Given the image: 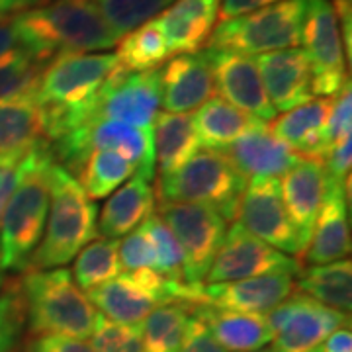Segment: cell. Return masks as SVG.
I'll return each mask as SVG.
<instances>
[{
  "label": "cell",
  "mask_w": 352,
  "mask_h": 352,
  "mask_svg": "<svg viewBox=\"0 0 352 352\" xmlns=\"http://www.w3.org/2000/svg\"><path fill=\"white\" fill-rule=\"evenodd\" d=\"M352 129V90L351 80L344 85L339 94L333 98L331 110H329L327 122H325V145L327 153L339 145L340 141L351 138ZM325 153V155H327Z\"/></svg>",
  "instance_id": "39"
},
{
  "label": "cell",
  "mask_w": 352,
  "mask_h": 352,
  "mask_svg": "<svg viewBox=\"0 0 352 352\" xmlns=\"http://www.w3.org/2000/svg\"><path fill=\"white\" fill-rule=\"evenodd\" d=\"M30 352H96L88 342L65 335H39L32 342Z\"/></svg>",
  "instance_id": "44"
},
{
  "label": "cell",
  "mask_w": 352,
  "mask_h": 352,
  "mask_svg": "<svg viewBox=\"0 0 352 352\" xmlns=\"http://www.w3.org/2000/svg\"><path fill=\"white\" fill-rule=\"evenodd\" d=\"M41 2H45V0H0V18L4 14L24 12L32 6H38Z\"/></svg>",
  "instance_id": "50"
},
{
  "label": "cell",
  "mask_w": 352,
  "mask_h": 352,
  "mask_svg": "<svg viewBox=\"0 0 352 352\" xmlns=\"http://www.w3.org/2000/svg\"><path fill=\"white\" fill-rule=\"evenodd\" d=\"M47 141V118L36 88L0 102V151L30 149Z\"/></svg>",
  "instance_id": "27"
},
{
  "label": "cell",
  "mask_w": 352,
  "mask_h": 352,
  "mask_svg": "<svg viewBox=\"0 0 352 352\" xmlns=\"http://www.w3.org/2000/svg\"><path fill=\"white\" fill-rule=\"evenodd\" d=\"M298 288L315 302L349 315L352 302V266L342 258L307 268L298 280Z\"/></svg>",
  "instance_id": "30"
},
{
  "label": "cell",
  "mask_w": 352,
  "mask_h": 352,
  "mask_svg": "<svg viewBox=\"0 0 352 352\" xmlns=\"http://www.w3.org/2000/svg\"><path fill=\"white\" fill-rule=\"evenodd\" d=\"M266 319L274 331L272 340L278 352L314 351L331 333L349 323V315L315 302L305 294L278 303Z\"/></svg>",
  "instance_id": "13"
},
{
  "label": "cell",
  "mask_w": 352,
  "mask_h": 352,
  "mask_svg": "<svg viewBox=\"0 0 352 352\" xmlns=\"http://www.w3.org/2000/svg\"><path fill=\"white\" fill-rule=\"evenodd\" d=\"M266 96L276 112H288L314 100L311 65L302 47L263 53L254 59Z\"/></svg>",
  "instance_id": "18"
},
{
  "label": "cell",
  "mask_w": 352,
  "mask_h": 352,
  "mask_svg": "<svg viewBox=\"0 0 352 352\" xmlns=\"http://www.w3.org/2000/svg\"><path fill=\"white\" fill-rule=\"evenodd\" d=\"M309 352H319V346H317V349H314V351H309Z\"/></svg>",
  "instance_id": "52"
},
{
  "label": "cell",
  "mask_w": 352,
  "mask_h": 352,
  "mask_svg": "<svg viewBox=\"0 0 352 352\" xmlns=\"http://www.w3.org/2000/svg\"><path fill=\"white\" fill-rule=\"evenodd\" d=\"M90 337L96 352H143L141 325L116 323L100 314Z\"/></svg>",
  "instance_id": "37"
},
{
  "label": "cell",
  "mask_w": 352,
  "mask_h": 352,
  "mask_svg": "<svg viewBox=\"0 0 352 352\" xmlns=\"http://www.w3.org/2000/svg\"><path fill=\"white\" fill-rule=\"evenodd\" d=\"M96 201L90 200L75 176L55 161L50 170V221L30 266L34 270H50L71 263L96 237Z\"/></svg>",
  "instance_id": "4"
},
{
  "label": "cell",
  "mask_w": 352,
  "mask_h": 352,
  "mask_svg": "<svg viewBox=\"0 0 352 352\" xmlns=\"http://www.w3.org/2000/svg\"><path fill=\"white\" fill-rule=\"evenodd\" d=\"M258 352H278V351L272 346V349H266V351H258Z\"/></svg>",
  "instance_id": "51"
},
{
  "label": "cell",
  "mask_w": 352,
  "mask_h": 352,
  "mask_svg": "<svg viewBox=\"0 0 352 352\" xmlns=\"http://www.w3.org/2000/svg\"><path fill=\"white\" fill-rule=\"evenodd\" d=\"M116 53H63L41 69L36 96L47 118V141L67 133L78 112L120 69Z\"/></svg>",
  "instance_id": "3"
},
{
  "label": "cell",
  "mask_w": 352,
  "mask_h": 352,
  "mask_svg": "<svg viewBox=\"0 0 352 352\" xmlns=\"http://www.w3.org/2000/svg\"><path fill=\"white\" fill-rule=\"evenodd\" d=\"M192 124L200 145L206 149L223 151L245 131L261 124V120L235 108L223 98H212L201 104L198 112L192 116Z\"/></svg>",
  "instance_id": "28"
},
{
  "label": "cell",
  "mask_w": 352,
  "mask_h": 352,
  "mask_svg": "<svg viewBox=\"0 0 352 352\" xmlns=\"http://www.w3.org/2000/svg\"><path fill=\"white\" fill-rule=\"evenodd\" d=\"M296 274L298 272L294 270H274L235 282L200 286L198 303H208L219 309L264 315L292 296Z\"/></svg>",
  "instance_id": "17"
},
{
  "label": "cell",
  "mask_w": 352,
  "mask_h": 352,
  "mask_svg": "<svg viewBox=\"0 0 352 352\" xmlns=\"http://www.w3.org/2000/svg\"><path fill=\"white\" fill-rule=\"evenodd\" d=\"M20 296L30 329L36 335H65L85 340L96 327L98 309L65 266L30 272Z\"/></svg>",
  "instance_id": "5"
},
{
  "label": "cell",
  "mask_w": 352,
  "mask_h": 352,
  "mask_svg": "<svg viewBox=\"0 0 352 352\" xmlns=\"http://www.w3.org/2000/svg\"><path fill=\"white\" fill-rule=\"evenodd\" d=\"M50 145L53 157L59 159V164L69 173H76L88 153L112 151L133 164L135 175L147 180H153L155 176L153 127H133L120 122L98 120L76 126L51 141Z\"/></svg>",
  "instance_id": "9"
},
{
  "label": "cell",
  "mask_w": 352,
  "mask_h": 352,
  "mask_svg": "<svg viewBox=\"0 0 352 352\" xmlns=\"http://www.w3.org/2000/svg\"><path fill=\"white\" fill-rule=\"evenodd\" d=\"M188 303H166L143 319V352H178L188 323Z\"/></svg>",
  "instance_id": "33"
},
{
  "label": "cell",
  "mask_w": 352,
  "mask_h": 352,
  "mask_svg": "<svg viewBox=\"0 0 352 352\" xmlns=\"http://www.w3.org/2000/svg\"><path fill=\"white\" fill-rule=\"evenodd\" d=\"M249 180L235 170L221 151L200 149L173 173L159 178L161 201H192L215 208L231 221Z\"/></svg>",
  "instance_id": "6"
},
{
  "label": "cell",
  "mask_w": 352,
  "mask_h": 352,
  "mask_svg": "<svg viewBox=\"0 0 352 352\" xmlns=\"http://www.w3.org/2000/svg\"><path fill=\"white\" fill-rule=\"evenodd\" d=\"M12 22L28 53L39 63L63 53L112 50L120 41L94 0H45L16 14Z\"/></svg>",
  "instance_id": "1"
},
{
  "label": "cell",
  "mask_w": 352,
  "mask_h": 352,
  "mask_svg": "<svg viewBox=\"0 0 352 352\" xmlns=\"http://www.w3.org/2000/svg\"><path fill=\"white\" fill-rule=\"evenodd\" d=\"M118 245H120L118 239L104 237V239L90 241L78 251L73 266V276L78 288L88 292L122 274L124 268L120 263Z\"/></svg>",
  "instance_id": "34"
},
{
  "label": "cell",
  "mask_w": 352,
  "mask_h": 352,
  "mask_svg": "<svg viewBox=\"0 0 352 352\" xmlns=\"http://www.w3.org/2000/svg\"><path fill=\"white\" fill-rule=\"evenodd\" d=\"M87 296L104 317L124 325H141L155 307L194 302V286L155 268H139L88 289Z\"/></svg>",
  "instance_id": "8"
},
{
  "label": "cell",
  "mask_w": 352,
  "mask_h": 352,
  "mask_svg": "<svg viewBox=\"0 0 352 352\" xmlns=\"http://www.w3.org/2000/svg\"><path fill=\"white\" fill-rule=\"evenodd\" d=\"M161 104L166 112L186 113L215 98V80L208 53H180L161 69Z\"/></svg>",
  "instance_id": "21"
},
{
  "label": "cell",
  "mask_w": 352,
  "mask_h": 352,
  "mask_svg": "<svg viewBox=\"0 0 352 352\" xmlns=\"http://www.w3.org/2000/svg\"><path fill=\"white\" fill-rule=\"evenodd\" d=\"M221 0H178L155 18L170 53H196L214 32Z\"/></svg>",
  "instance_id": "23"
},
{
  "label": "cell",
  "mask_w": 352,
  "mask_h": 352,
  "mask_svg": "<svg viewBox=\"0 0 352 352\" xmlns=\"http://www.w3.org/2000/svg\"><path fill=\"white\" fill-rule=\"evenodd\" d=\"M102 18L110 25L113 36L122 39L139 25L151 22L155 16L164 12L173 0H94Z\"/></svg>",
  "instance_id": "35"
},
{
  "label": "cell",
  "mask_w": 352,
  "mask_h": 352,
  "mask_svg": "<svg viewBox=\"0 0 352 352\" xmlns=\"http://www.w3.org/2000/svg\"><path fill=\"white\" fill-rule=\"evenodd\" d=\"M349 182L351 180H327L325 200L315 219L311 239L303 251L309 264H329L342 261L351 252V229H349Z\"/></svg>",
  "instance_id": "22"
},
{
  "label": "cell",
  "mask_w": 352,
  "mask_h": 352,
  "mask_svg": "<svg viewBox=\"0 0 352 352\" xmlns=\"http://www.w3.org/2000/svg\"><path fill=\"white\" fill-rule=\"evenodd\" d=\"M141 227H143V231L147 233V237L153 243V251H155V266L153 268L157 272L164 274V276L182 280L184 251H182L175 233L170 231V227L166 226L157 214L149 215L141 223Z\"/></svg>",
  "instance_id": "36"
},
{
  "label": "cell",
  "mask_w": 352,
  "mask_h": 352,
  "mask_svg": "<svg viewBox=\"0 0 352 352\" xmlns=\"http://www.w3.org/2000/svg\"><path fill=\"white\" fill-rule=\"evenodd\" d=\"M335 16L339 20V25H342V34L346 41V53L351 55V32H352V0H333L331 2Z\"/></svg>",
  "instance_id": "49"
},
{
  "label": "cell",
  "mask_w": 352,
  "mask_h": 352,
  "mask_svg": "<svg viewBox=\"0 0 352 352\" xmlns=\"http://www.w3.org/2000/svg\"><path fill=\"white\" fill-rule=\"evenodd\" d=\"M243 229L280 252L302 254L296 229L284 208L278 178H252L241 194L235 217Z\"/></svg>",
  "instance_id": "14"
},
{
  "label": "cell",
  "mask_w": 352,
  "mask_h": 352,
  "mask_svg": "<svg viewBox=\"0 0 352 352\" xmlns=\"http://www.w3.org/2000/svg\"><path fill=\"white\" fill-rule=\"evenodd\" d=\"M153 124L155 168H159L161 176L168 175L198 151L200 141L194 131L192 116L186 113H157Z\"/></svg>",
  "instance_id": "29"
},
{
  "label": "cell",
  "mask_w": 352,
  "mask_h": 352,
  "mask_svg": "<svg viewBox=\"0 0 352 352\" xmlns=\"http://www.w3.org/2000/svg\"><path fill=\"white\" fill-rule=\"evenodd\" d=\"M34 147V145H32ZM30 147V149H32ZM30 149H16V151H0V219L4 214V208L12 196L14 188L18 184L20 164L24 161L25 153Z\"/></svg>",
  "instance_id": "43"
},
{
  "label": "cell",
  "mask_w": 352,
  "mask_h": 352,
  "mask_svg": "<svg viewBox=\"0 0 352 352\" xmlns=\"http://www.w3.org/2000/svg\"><path fill=\"white\" fill-rule=\"evenodd\" d=\"M327 180V170L321 159H302L289 168L280 182L284 208L296 229L302 252L311 239L315 219L325 200Z\"/></svg>",
  "instance_id": "19"
},
{
  "label": "cell",
  "mask_w": 352,
  "mask_h": 352,
  "mask_svg": "<svg viewBox=\"0 0 352 352\" xmlns=\"http://www.w3.org/2000/svg\"><path fill=\"white\" fill-rule=\"evenodd\" d=\"M168 55L170 51L159 25L155 24V18L120 39L116 53L120 65L129 73L155 71L168 59Z\"/></svg>",
  "instance_id": "32"
},
{
  "label": "cell",
  "mask_w": 352,
  "mask_h": 352,
  "mask_svg": "<svg viewBox=\"0 0 352 352\" xmlns=\"http://www.w3.org/2000/svg\"><path fill=\"white\" fill-rule=\"evenodd\" d=\"M302 41L311 65L314 96L335 98L349 82V76L344 71L339 20L329 0H307Z\"/></svg>",
  "instance_id": "12"
},
{
  "label": "cell",
  "mask_w": 352,
  "mask_h": 352,
  "mask_svg": "<svg viewBox=\"0 0 352 352\" xmlns=\"http://www.w3.org/2000/svg\"><path fill=\"white\" fill-rule=\"evenodd\" d=\"M135 175L133 164L112 151H92L76 168L78 184L92 201L102 200Z\"/></svg>",
  "instance_id": "31"
},
{
  "label": "cell",
  "mask_w": 352,
  "mask_h": 352,
  "mask_svg": "<svg viewBox=\"0 0 352 352\" xmlns=\"http://www.w3.org/2000/svg\"><path fill=\"white\" fill-rule=\"evenodd\" d=\"M53 163L50 141H39L20 164L18 184L0 219V268L4 270L25 268L43 235Z\"/></svg>",
  "instance_id": "2"
},
{
  "label": "cell",
  "mask_w": 352,
  "mask_h": 352,
  "mask_svg": "<svg viewBox=\"0 0 352 352\" xmlns=\"http://www.w3.org/2000/svg\"><path fill=\"white\" fill-rule=\"evenodd\" d=\"M307 0H280L261 10L243 14L215 25L208 39L210 50H229L243 55H263L302 43Z\"/></svg>",
  "instance_id": "7"
},
{
  "label": "cell",
  "mask_w": 352,
  "mask_h": 352,
  "mask_svg": "<svg viewBox=\"0 0 352 352\" xmlns=\"http://www.w3.org/2000/svg\"><path fill=\"white\" fill-rule=\"evenodd\" d=\"M319 352H321V351H319Z\"/></svg>",
  "instance_id": "53"
},
{
  "label": "cell",
  "mask_w": 352,
  "mask_h": 352,
  "mask_svg": "<svg viewBox=\"0 0 352 352\" xmlns=\"http://www.w3.org/2000/svg\"><path fill=\"white\" fill-rule=\"evenodd\" d=\"M163 96L161 69L129 73L120 67L75 118L76 126L110 120L133 127H153ZM69 129V131H71Z\"/></svg>",
  "instance_id": "10"
},
{
  "label": "cell",
  "mask_w": 352,
  "mask_h": 352,
  "mask_svg": "<svg viewBox=\"0 0 352 352\" xmlns=\"http://www.w3.org/2000/svg\"><path fill=\"white\" fill-rule=\"evenodd\" d=\"M24 302L18 292L0 296V352H12L24 325Z\"/></svg>",
  "instance_id": "40"
},
{
  "label": "cell",
  "mask_w": 352,
  "mask_h": 352,
  "mask_svg": "<svg viewBox=\"0 0 352 352\" xmlns=\"http://www.w3.org/2000/svg\"><path fill=\"white\" fill-rule=\"evenodd\" d=\"M178 352H227L214 335L210 327L201 321L196 314L190 311L188 323L184 329V337Z\"/></svg>",
  "instance_id": "42"
},
{
  "label": "cell",
  "mask_w": 352,
  "mask_h": 352,
  "mask_svg": "<svg viewBox=\"0 0 352 352\" xmlns=\"http://www.w3.org/2000/svg\"><path fill=\"white\" fill-rule=\"evenodd\" d=\"M190 311L210 327L227 352L261 351L274 339V331L268 325L266 315L219 309L208 303H196Z\"/></svg>",
  "instance_id": "24"
},
{
  "label": "cell",
  "mask_w": 352,
  "mask_h": 352,
  "mask_svg": "<svg viewBox=\"0 0 352 352\" xmlns=\"http://www.w3.org/2000/svg\"><path fill=\"white\" fill-rule=\"evenodd\" d=\"M333 98H314L302 106L284 112L270 124V131L288 143L303 159H321L327 153L325 122Z\"/></svg>",
  "instance_id": "25"
},
{
  "label": "cell",
  "mask_w": 352,
  "mask_h": 352,
  "mask_svg": "<svg viewBox=\"0 0 352 352\" xmlns=\"http://www.w3.org/2000/svg\"><path fill=\"white\" fill-rule=\"evenodd\" d=\"M274 270L300 272V264L289 258L288 254L256 239L239 223H233L226 231V237L215 252L206 280L208 284H221L261 276Z\"/></svg>",
  "instance_id": "15"
},
{
  "label": "cell",
  "mask_w": 352,
  "mask_h": 352,
  "mask_svg": "<svg viewBox=\"0 0 352 352\" xmlns=\"http://www.w3.org/2000/svg\"><path fill=\"white\" fill-rule=\"evenodd\" d=\"M45 63H39L32 57H22L12 63L0 67V102L34 90Z\"/></svg>",
  "instance_id": "38"
},
{
  "label": "cell",
  "mask_w": 352,
  "mask_h": 352,
  "mask_svg": "<svg viewBox=\"0 0 352 352\" xmlns=\"http://www.w3.org/2000/svg\"><path fill=\"white\" fill-rule=\"evenodd\" d=\"M351 138H346L344 141H340L339 145H335L331 151L323 157V164H325V170H327L329 178H335V180H349L351 176Z\"/></svg>",
  "instance_id": "45"
},
{
  "label": "cell",
  "mask_w": 352,
  "mask_h": 352,
  "mask_svg": "<svg viewBox=\"0 0 352 352\" xmlns=\"http://www.w3.org/2000/svg\"><path fill=\"white\" fill-rule=\"evenodd\" d=\"M22 57H32L24 47L22 39L18 36L12 20L0 22V67L22 59ZM34 59V57H32Z\"/></svg>",
  "instance_id": "46"
},
{
  "label": "cell",
  "mask_w": 352,
  "mask_h": 352,
  "mask_svg": "<svg viewBox=\"0 0 352 352\" xmlns=\"http://www.w3.org/2000/svg\"><path fill=\"white\" fill-rule=\"evenodd\" d=\"M221 153L245 180L278 178L303 159L288 143L278 139L266 122L245 131Z\"/></svg>",
  "instance_id": "20"
},
{
  "label": "cell",
  "mask_w": 352,
  "mask_h": 352,
  "mask_svg": "<svg viewBox=\"0 0 352 352\" xmlns=\"http://www.w3.org/2000/svg\"><path fill=\"white\" fill-rule=\"evenodd\" d=\"M274 2H280V0H221L217 20L226 22V20L237 18V16H243V14L261 10L264 6H270Z\"/></svg>",
  "instance_id": "47"
},
{
  "label": "cell",
  "mask_w": 352,
  "mask_h": 352,
  "mask_svg": "<svg viewBox=\"0 0 352 352\" xmlns=\"http://www.w3.org/2000/svg\"><path fill=\"white\" fill-rule=\"evenodd\" d=\"M321 352H352V333L349 327L337 329L319 344Z\"/></svg>",
  "instance_id": "48"
},
{
  "label": "cell",
  "mask_w": 352,
  "mask_h": 352,
  "mask_svg": "<svg viewBox=\"0 0 352 352\" xmlns=\"http://www.w3.org/2000/svg\"><path fill=\"white\" fill-rule=\"evenodd\" d=\"M159 217L170 227L184 251L182 280L200 286L226 237V217L212 206L192 201H161Z\"/></svg>",
  "instance_id": "11"
},
{
  "label": "cell",
  "mask_w": 352,
  "mask_h": 352,
  "mask_svg": "<svg viewBox=\"0 0 352 352\" xmlns=\"http://www.w3.org/2000/svg\"><path fill=\"white\" fill-rule=\"evenodd\" d=\"M214 73L215 90L223 100L233 104L243 112L251 113L261 122H270L276 118V110L266 96L263 80L254 59L237 51L206 50Z\"/></svg>",
  "instance_id": "16"
},
{
  "label": "cell",
  "mask_w": 352,
  "mask_h": 352,
  "mask_svg": "<svg viewBox=\"0 0 352 352\" xmlns=\"http://www.w3.org/2000/svg\"><path fill=\"white\" fill-rule=\"evenodd\" d=\"M120 263L126 272L139 270V268H153L155 266V251H153L151 239L139 226L131 233H127L126 239L118 245Z\"/></svg>",
  "instance_id": "41"
},
{
  "label": "cell",
  "mask_w": 352,
  "mask_h": 352,
  "mask_svg": "<svg viewBox=\"0 0 352 352\" xmlns=\"http://www.w3.org/2000/svg\"><path fill=\"white\" fill-rule=\"evenodd\" d=\"M155 210V190L151 180L135 175L126 186L106 201L98 229L106 239H118L138 229Z\"/></svg>",
  "instance_id": "26"
}]
</instances>
